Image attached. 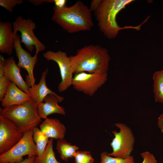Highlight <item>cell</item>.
<instances>
[{
  "mask_svg": "<svg viewBox=\"0 0 163 163\" xmlns=\"http://www.w3.org/2000/svg\"><path fill=\"white\" fill-rule=\"evenodd\" d=\"M53 139L50 138L43 155L40 158L36 156L34 163H61L56 158L53 150Z\"/></svg>",
  "mask_w": 163,
  "mask_h": 163,
  "instance_id": "44dd1931",
  "label": "cell"
},
{
  "mask_svg": "<svg viewBox=\"0 0 163 163\" xmlns=\"http://www.w3.org/2000/svg\"><path fill=\"white\" fill-rule=\"evenodd\" d=\"M163 78V70L161 71Z\"/></svg>",
  "mask_w": 163,
  "mask_h": 163,
  "instance_id": "1f68e13d",
  "label": "cell"
},
{
  "mask_svg": "<svg viewBox=\"0 0 163 163\" xmlns=\"http://www.w3.org/2000/svg\"><path fill=\"white\" fill-rule=\"evenodd\" d=\"M100 1V0H93L91 1L89 8L92 12L97 8Z\"/></svg>",
  "mask_w": 163,
  "mask_h": 163,
  "instance_id": "f1b7e54d",
  "label": "cell"
},
{
  "mask_svg": "<svg viewBox=\"0 0 163 163\" xmlns=\"http://www.w3.org/2000/svg\"><path fill=\"white\" fill-rule=\"evenodd\" d=\"M13 31L15 34L18 31L20 32L21 41L27 50L32 52L36 49L35 54L44 51L45 46L42 43L34 33V30L36 27L35 23L31 19H24L22 16H18L12 23Z\"/></svg>",
  "mask_w": 163,
  "mask_h": 163,
  "instance_id": "52a82bcc",
  "label": "cell"
},
{
  "mask_svg": "<svg viewBox=\"0 0 163 163\" xmlns=\"http://www.w3.org/2000/svg\"><path fill=\"white\" fill-rule=\"evenodd\" d=\"M27 1L37 6H39L44 2L54 3V0H28Z\"/></svg>",
  "mask_w": 163,
  "mask_h": 163,
  "instance_id": "83f0119b",
  "label": "cell"
},
{
  "mask_svg": "<svg viewBox=\"0 0 163 163\" xmlns=\"http://www.w3.org/2000/svg\"><path fill=\"white\" fill-rule=\"evenodd\" d=\"M33 130V138L37 149V156L40 158L45 151L49 138L37 127L34 128Z\"/></svg>",
  "mask_w": 163,
  "mask_h": 163,
  "instance_id": "d6986e66",
  "label": "cell"
},
{
  "mask_svg": "<svg viewBox=\"0 0 163 163\" xmlns=\"http://www.w3.org/2000/svg\"><path fill=\"white\" fill-rule=\"evenodd\" d=\"M48 72L47 68L42 74L40 81L37 84H35L29 88V95L31 99L37 104L42 102L45 97L50 94H56L47 86L46 77Z\"/></svg>",
  "mask_w": 163,
  "mask_h": 163,
  "instance_id": "e0dca14e",
  "label": "cell"
},
{
  "mask_svg": "<svg viewBox=\"0 0 163 163\" xmlns=\"http://www.w3.org/2000/svg\"><path fill=\"white\" fill-rule=\"evenodd\" d=\"M23 134L13 122L0 115V154L12 148L21 139Z\"/></svg>",
  "mask_w": 163,
  "mask_h": 163,
  "instance_id": "30bf717a",
  "label": "cell"
},
{
  "mask_svg": "<svg viewBox=\"0 0 163 163\" xmlns=\"http://www.w3.org/2000/svg\"><path fill=\"white\" fill-rule=\"evenodd\" d=\"M52 21L69 33L89 31L93 26L92 11L80 1L70 7H53Z\"/></svg>",
  "mask_w": 163,
  "mask_h": 163,
  "instance_id": "7a4b0ae2",
  "label": "cell"
},
{
  "mask_svg": "<svg viewBox=\"0 0 163 163\" xmlns=\"http://www.w3.org/2000/svg\"><path fill=\"white\" fill-rule=\"evenodd\" d=\"M64 98L53 94L48 95L44 98V102L37 104V110L39 117L44 120L47 119L50 115L58 113L63 115H66L65 110L58 104L59 102L62 101Z\"/></svg>",
  "mask_w": 163,
  "mask_h": 163,
  "instance_id": "7c38bea8",
  "label": "cell"
},
{
  "mask_svg": "<svg viewBox=\"0 0 163 163\" xmlns=\"http://www.w3.org/2000/svg\"><path fill=\"white\" fill-rule=\"evenodd\" d=\"M40 129L49 138H64L66 131L64 125L56 118H47L39 126Z\"/></svg>",
  "mask_w": 163,
  "mask_h": 163,
  "instance_id": "2e32d148",
  "label": "cell"
},
{
  "mask_svg": "<svg viewBox=\"0 0 163 163\" xmlns=\"http://www.w3.org/2000/svg\"><path fill=\"white\" fill-rule=\"evenodd\" d=\"M107 73H87L75 74L72 85L77 91L90 96H93L107 80Z\"/></svg>",
  "mask_w": 163,
  "mask_h": 163,
  "instance_id": "ba28073f",
  "label": "cell"
},
{
  "mask_svg": "<svg viewBox=\"0 0 163 163\" xmlns=\"http://www.w3.org/2000/svg\"><path fill=\"white\" fill-rule=\"evenodd\" d=\"M69 57L73 74L107 73L110 57L107 50L99 45L84 46Z\"/></svg>",
  "mask_w": 163,
  "mask_h": 163,
  "instance_id": "6da1fadb",
  "label": "cell"
},
{
  "mask_svg": "<svg viewBox=\"0 0 163 163\" xmlns=\"http://www.w3.org/2000/svg\"><path fill=\"white\" fill-rule=\"evenodd\" d=\"M5 60L3 56L0 55V101L4 97L10 82L4 73V67Z\"/></svg>",
  "mask_w": 163,
  "mask_h": 163,
  "instance_id": "7402d4cb",
  "label": "cell"
},
{
  "mask_svg": "<svg viewBox=\"0 0 163 163\" xmlns=\"http://www.w3.org/2000/svg\"><path fill=\"white\" fill-rule=\"evenodd\" d=\"M114 125L120 130L112 131L114 136L110 143L112 151L108 154L114 157L126 158L131 155L133 150L135 137L131 129L126 124L118 123Z\"/></svg>",
  "mask_w": 163,
  "mask_h": 163,
  "instance_id": "5b68a950",
  "label": "cell"
},
{
  "mask_svg": "<svg viewBox=\"0 0 163 163\" xmlns=\"http://www.w3.org/2000/svg\"><path fill=\"white\" fill-rule=\"evenodd\" d=\"M141 155L143 159L142 163H158L153 154L148 151L142 152Z\"/></svg>",
  "mask_w": 163,
  "mask_h": 163,
  "instance_id": "484cf974",
  "label": "cell"
},
{
  "mask_svg": "<svg viewBox=\"0 0 163 163\" xmlns=\"http://www.w3.org/2000/svg\"><path fill=\"white\" fill-rule=\"evenodd\" d=\"M4 68L5 75L10 81L29 95V87L22 78L21 74V68L16 63L13 57H11L6 59Z\"/></svg>",
  "mask_w": 163,
  "mask_h": 163,
  "instance_id": "4fadbf2b",
  "label": "cell"
},
{
  "mask_svg": "<svg viewBox=\"0 0 163 163\" xmlns=\"http://www.w3.org/2000/svg\"><path fill=\"white\" fill-rule=\"evenodd\" d=\"M107 152H103L100 155L99 163H135L133 157L130 155L126 158L114 157L109 156Z\"/></svg>",
  "mask_w": 163,
  "mask_h": 163,
  "instance_id": "603a6c76",
  "label": "cell"
},
{
  "mask_svg": "<svg viewBox=\"0 0 163 163\" xmlns=\"http://www.w3.org/2000/svg\"><path fill=\"white\" fill-rule=\"evenodd\" d=\"M153 92L156 102L163 103V78L161 71L155 72L153 75Z\"/></svg>",
  "mask_w": 163,
  "mask_h": 163,
  "instance_id": "ffe728a7",
  "label": "cell"
},
{
  "mask_svg": "<svg viewBox=\"0 0 163 163\" xmlns=\"http://www.w3.org/2000/svg\"><path fill=\"white\" fill-rule=\"evenodd\" d=\"M67 1L66 0H54L55 5L54 8H62L66 6Z\"/></svg>",
  "mask_w": 163,
  "mask_h": 163,
  "instance_id": "4316f807",
  "label": "cell"
},
{
  "mask_svg": "<svg viewBox=\"0 0 163 163\" xmlns=\"http://www.w3.org/2000/svg\"><path fill=\"white\" fill-rule=\"evenodd\" d=\"M75 163H94V159L90 151H77L74 154Z\"/></svg>",
  "mask_w": 163,
  "mask_h": 163,
  "instance_id": "cb8c5ba5",
  "label": "cell"
},
{
  "mask_svg": "<svg viewBox=\"0 0 163 163\" xmlns=\"http://www.w3.org/2000/svg\"><path fill=\"white\" fill-rule=\"evenodd\" d=\"M15 34L11 22L0 21V52L10 56L14 49Z\"/></svg>",
  "mask_w": 163,
  "mask_h": 163,
  "instance_id": "9a60e30c",
  "label": "cell"
},
{
  "mask_svg": "<svg viewBox=\"0 0 163 163\" xmlns=\"http://www.w3.org/2000/svg\"><path fill=\"white\" fill-rule=\"evenodd\" d=\"M33 129L24 133L21 139L12 148L0 155V163H19L26 155H37L33 138Z\"/></svg>",
  "mask_w": 163,
  "mask_h": 163,
  "instance_id": "8992f818",
  "label": "cell"
},
{
  "mask_svg": "<svg viewBox=\"0 0 163 163\" xmlns=\"http://www.w3.org/2000/svg\"><path fill=\"white\" fill-rule=\"evenodd\" d=\"M14 49L18 59V66L21 68L25 69L28 74L26 76V82L29 87L35 84L36 79L33 74V70L37 62V55L35 54L32 56L25 50L21 45L20 36L17 34L15 36Z\"/></svg>",
  "mask_w": 163,
  "mask_h": 163,
  "instance_id": "8fae6325",
  "label": "cell"
},
{
  "mask_svg": "<svg viewBox=\"0 0 163 163\" xmlns=\"http://www.w3.org/2000/svg\"><path fill=\"white\" fill-rule=\"evenodd\" d=\"M36 156L29 155L28 157L19 163H34Z\"/></svg>",
  "mask_w": 163,
  "mask_h": 163,
  "instance_id": "4dcf8cb0",
  "label": "cell"
},
{
  "mask_svg": "<svg viewBox=\"0 0 163 163\" xmlns=\"http://www.w3.org/2000/svg\"><path fill=\"white\" fill-rule=\"evenodd\" d=\"M56 149L60 158L67 162L69 159L74 158L75 153L78 151L79 148L68 142L63 138L57 140Z\"/></svg>",
  "mask_w": 163,
  "mask_h": 163,
  "instance_id": "ac0fdd59",
  "label": "cell"
},
{
  "mask_svg": "<svg viewBox=\"0 0 163 163\" xmlns=\"http://www.w3.org/2000/svg\"><path fill=\"white\" fill-rule=\"evenodd\" d=\"M43 56L47 60H52L58 64L60 72L61 81L58 86V91L62 92L72 85L73 72L69 56L64 52L48 50L44 53Z\"/></svg>",
  "mask_w": 163,
  "mask_h": 163,
  "instance_id": "9c48e42d",
  "label": "cell"
},
{
  "mask_svg": "<svg viewBox=\"0 0 163 163\" xmlns=\"http://www.w3.org/2000/svg\"><path fill=\"white\" fill-rule=\"evenodd\" d=\"M31 99L30 96L19 88L14 84L10 82L6 92L0 101L3 107L20 105Z\"/></svg>",
  "mask_w": 163,
  "mask_h": 163,
  "instance_id": "5bb4252c",
  "label": "cell"
},
{
  "mask_svg": "<svg viewBox=\"0 0 163 163\" xmlns=\"http://www.w3.org/2000/svg\"><path fill=\"white\" fill-rule=\"evenodd\" d=\"M134 0H100L94 11L100 30L107 38H115L123 27L117 22L116 16L125 6Z\"/></svg>",
  "mask_w": 163,
  "mask_h": 163,
  "instance_id": "3957f363",
  "label": "cell"
},
{
  "mask_svg": "<svg viewBox=\"0 0 163 163\" xmlns=\"http://www.w3.org/2000/svg\"><path fill=\"white\" fill-rule=\"evenodd\" d=\"M37 104L31 99L23 104L1 108L0 115L13 122L24 133L37 127L41 121L37 112Z\"/></svg>",
  "mask_w": 163,
  "mask_h": 163,
  "instance_id": "277c9868",
  "label": "cell"
},
{
  "mask_svg": "<svg viewBox=\"0 0 163 163\" xmlns=\"http://www.w3.org/2000/svg\"><path fill=\"white\" fill-rule=\"evenodd\" d=\"M24 2L22 0H0V5L10 12L17 5H21Z\"/></svg>",
  "mask_w": 163,
  "mask_h": 163,
  "instance_id": "d4e9b609",
  "label": "cell"
},
{
  "mask_svg": "<svg viewBox=\"0 0 163 163\" xmlns=\"http://www.w3.org/2000/svg\"><path fill=\"white\" fill-rule=\"evenodd\" d=\"M157 122L158 127L163 133V113L158 118Z\"/></svg>",
  "mask_w": 163,
  "mask_h": 163,
  "instance_id": "f546056e",
  "label": "cell"
}]
</instances>
